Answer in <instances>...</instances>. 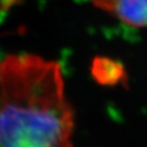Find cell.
I'll list each match as a JSON object with an SVG mask.
<instances>
[{
  "label": "cell",
  "mask_w": 147,
  "mask_h": 147,
  "mask_svg": "<svg viewBox=\"0 0 147 147\" xmlns=\"http://www.w3.org/2000/svg\"><path fill=\"white\" fill-rule=\"evenodd\" d=\"M74 130L58 62L33 53L0 59V147H73Z\"/></svg>",
  "instance_id": "cell-1"
},
{
  "label": "cell",
  "mask_w": 147,
  "mask_h": 147,
  "mask_svg": "<svg viewBox=\"0 0 147 147\" xmlns=\"http://www.w3.org/2000/svg\"><path fill=\"white\" fill-rule=\"evenodd\" d=\"M96 7L133 28H147V0H91Z\"/></svg>",
  "instance_id": "cell-2"
},
{
  "label": "cell",
  "mask_w": 147,
  "mask_h": 147,
  "mask_svg": "<svg viewBox=\"0 0 147 147\" xmlns=\"http://www.w3.org/2000/svg\"><path fill=\"white\" fill-rule=\"evenodd\" d=\"M91 74L101 85L113 86L127 81L124 65L117 60L105 56H97L93 59Z\"/></svg>",
  "instance_id": "cell-3"
}]
</instances>
